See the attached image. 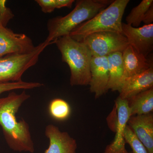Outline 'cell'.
<instances>
[{
	"label": "cell",
	"instance_id": "1",
	"mask_svg": "<svg viewBox=\"0 0 153 153\" xmlns=\"http://www.w3.org/2000/svg\"><path fill=\"white\" fill-rule=\"evenodd\" d=\"M30 96L26 91L18 94L13 91L0 97V126L9 147L16 152L35 151L30 126L24 119L18 120L16 115L22 104Z\"/></svg>",
	"mask_w": 153,
	"mask_h": 153
},
{
	"label": "cell",
	"instance_id": "2",
	"mask_svg": "<svg viewBox=\"0 0 153 153\" xmlns=\"http://www.w3.org/2000/svg\"><path fill=\"white\" fill-rule=\"evenodd\" d=\"M111 0H77L75 7L64 16L49 19L47 22L48 35L46 40L50 44L58 38L69 36L70 33L83 22L95 16L109 6Z\"/></svg>",
	"mask_w": 153,
	"mask_h": 153
},
{
	"label": "cell",
	"instance_id": "3",
	"mask_svg": "<svg viewBox=\"0 0 153 153\" xmlns=\"http://www.w3.org/2000/svg\"><path fill=\"white\" fill-rule=\"evenodd\" d=\"M61 55L62 61L68 64L71 86L89 85L91 79L90 64L92 55L83 42L75 41L69 36L54 42Z\"/></svg>",
	"mask_w": 153,
	"mask_h": 153
},
{
	"label": "cell",
	"instance_id": "4",
	"mask_svg": "<svg viewBox=\"0 0 153 153\" xmlns=\"http://www.w3.org/2000/svg\"><path fill=\"white\" fill-rule=\"evenodd\" d=\"M129 0H115L92 19L83 22L70 33L75 41L82 42L87 36L103 32L122 33L123 16Z\"/></svg>",
	"mask_w": 153,
	"mask_h": 153
},
{
	"label": "cell",
	"instance_id": "5",
	"mask_svg": "<svg viewBox=\"0 0 153 153\" xmlns=\"http://www.w3.org/2000/svg\"><path fill=\"white\" fill-rule=\"evenodd\" d=\"M50 44L45 41L29 53L10 54L0 57V83L22 81L25 71L36 65L42 52Z\"/></svg>",
	"mask_w": 153,
	"mask_h": 153
},
{
	"label": "cell",
	"instance_id": "6",
	"mask_svg": "<svg viewBox=\"0 0 153 153\" xmlns=\"http://www.w3.org/2000/svg\"><path fill=\"white\" fill-rule=\"evenodd\" d=\"M87 46L92 56L104 57L116 52L122 53L129 44L122 33L103 32L94 33L82 41Z\"/></svg>",
	"mask_w": 153,
	"mask_h": 153
},
{
	"label": "cell",
	"instance_id": "7",
	"mask_svg": "<svg viewBox=\"0 0 153 153\" xmlns=\"http://www.w3.org/2000/svg\"><path fill=\"white\" fill-rule=\"evenodd\" d=\"M36 47L27 36L16 33L0 25V57L13 54H26L32 52Z\"/></svg>",
	"mask_w": 153,
	"mask_h": 153
},
{
	"label": "cell",
	"instance_id": "8",
	"mask_svg": "<svg viewBox=\"0 0 153 153\" xmlns=\"http://www.w3.org/2000/svg\"><path fill=\"white\" fill-rule=\"evenodd\" d=\"M115 105L117 112L115 136L113 141L106 146L103 153H133L127 151L124 137L125 128L131 117L127 100L118 97L115 101Z\"/></svg>",
	"mask_w": 153,
	"mask_h": 153
},
{
	"label": "cell",
	"instance_id": "9",
	"mask_svg": "<svg viewBox=\"0 0 153 153\" xmlns=\"http://www.w3.org/2000/svg\"><path fill=\"white\" fill-rule=\"evenodd\" d=\"M122 28L129 45L147 58L153 49V24L134 27L122 23Z\"/></svg>",
	"mask_w": 153,
	"mask_h": 153
},
{
	"label": "cell",
	"instance_id": "10",
	"mask_svg": "<svg viewBox=\"0 0 153 153\" xmlns=\"http://www.w3.org/2000/svg\"><path fill=\"white\" fill-rule=\"evenodd\" d=\"M91 79L90 91L94 94L95 99L99 98L108 91L109 80L107 57L92 56L90 64Z\"/></svg>",
	"mask_w": 153,
	"mask_h": 153
},
{
	"label": "cell",
	"instance_id": "11",
	"mask_svg": "<svg viewBox=\"0 0 153 153\" xmlns=\"http://www.w3.org/2000/svg\"><path fill=\"white\" fill-rule=\"evenodd\" d=\"M153 88V65L140 74L124 79L119 91V97L127 100Z\"/></svg>",
	"mask_w": 153,
	"mask_h": 153
},
{
	"label": "cell",
	"instance_id": "12",
	"mask_svg": "<svg viewBox=\"0 0 153 153\" xmlns=\"http://www.w3.org/2000/svg\"><path fill=\"white\" fill-rule=\"evenodd\" d=\"M45 134L49 140V144L44 153H76V140L66 131H62L53 124L46 126Z\"/></svg>",
	"mask_w": 153,
	"mask_h": 153
},
{
	"label": "cell",
	"instance_id": "13",
	"mask_svg": "<svg viewBox=\"0 0 153 153\" xmlns=\"http://www.w3.org/2000/svg\"><path fill=\"white\" fill-rule=\"evenodd\" d=\"M127 125L144 146L148 153H153V114L130 117Z\"/></svg>",
	"mask_w": 153,
	"mask_h": 153
},
{
	"label": "cell",
	"instance_id": "14",
	"mask_svg": "<svg viewBox=\"0 0 153 153\" xmlns=\"http://www.w3.org/2000/svg\"><path fill=\"white\" fill-rule=\"evenodd\" d=\"M122 59L123 79L126 77L140 74L147 70L153 65L152 62L149 61L146 57L137 52L130 45L122 52Z\"/></svg>",
	"mask_w": 153,
	"mask_h": 153
},
{
	"label": "cell",
	"instance_id": "15",
	"mask_svg": "<svg viewBox=\"0 0 153 153\" xmlns=\"http://www.w3.org/2000/svg\"><path fill=\"white\" fill-rule=\"evenodd\" d=\"M108 63L109 80L108 89L113 91L120 89L124 78V67L122 53L116 52L107 56Z\"/></svg>",
	"mask_w": 153,
	"mask_h": 153
},
{
	"label": "cell",
	"instance_id": "16",
	"mask_svg": "<svg viewBox=\"0 0 153 153\" xmlns=\"http://www.w3.org/2000/svg\"><path fill=\"white\" fill-rule=\"evenodd\" d=\"M131 117L146 114L153 111V88L127 100Z\"/></svg>",
	"mask_w": 153,
	"mask_h": 153
},
{
	"label": "cell",
	"instance_id": "17",
	"mask_svg": "<svg viewBox=\"0 0 153 153\" xmlns=\"http://www.w3.org/2000/svg\"><path fill=\"white\" fill-rule=\"evenodd\" d=\"M48 111L52 118L56 120L64 121L70 117L71 108L69 104L64 100L55 98L49 102Z\"/></svg>",
	"mask_w": 153,
	"mask_h": 153
},
{
	"label": "cell",
	"instance_id": "18",
	"mask_svg": "<svg viewBox=\"0 0 153 153\" xmlns=\"http://www.w3.org/2000/svg\"><path fill=\"white\" fill-rule=\"evenodd\" d=\"M153 4V0H143L139 4L133 8L126 17V24L134 27H138L143 22L146 12Z\"/></svg>",
	"mask_w": 153,
	"mask_h": 153
},
{
	"label": "cell",
	"instance_id": "19",
	"mask_svg": "<svg viewBox=\"0 0 153 153\" xmlns=\"http://www.w3.org/2000/svg\"><path fill=\"white\" fill-rule=\"evenodd\" d=\"M36 2L45 13H52L56 9L71 8L74 0H36Z\"/></svg>",
	"mask_w": 153,
	"mask_h": 153
},
{
	"label": "cell",
	"instance_id": "20",
	"mask_svg": "<svg viewBox=\"0 0 153 153\" xmlns=\"http://www.w3.org/2000/svg\"><path fill=\"white\" fill-rule=\"evenodd\" d=\"M44 84L41 82H25L23 80L18 82L0 83V96L7 91L19 89L29 90L41 87Z\"/></svg>",
	"mask_w": 153,
	"mask_h": 153
},
{
	"label": "cell",
	"instance_id": "21",
	"mask_svg": "<svg viewBox=\"0 0 153 153\" xmlns=\"http://www.w3.org/2000/svg\"><path fill=\"white\" fill-rule=\"evenodd\" d=\"M124 137L126 143L131 147L133 153H148L146 149L142 143L127 125L124 132Z\"/></svg>",
	"mask_w": 153,
	"mask_h": 153
},
{
	"label": "cell",
	"instance_id": "22",
	"mask_svg": "<svg viewBox=\"0 0 153 153\" xmlns=\"http://www.w3.org/2000/svg\"><path fill=\"white\" fill-rule=\"evenodd\" d=\"M7 1L0 0V25L7 27L11 20L15 16V15L10 8L6 6Z\"/></svg>",
	"mask_w": 153,
	"mask_h": 153
},
{
	"label": "cell",
	"instance_id": "23",
	"mask_svg": "<svg viewBox=\"0 0 153 153\" xmlns=\"http://www.w3.org/2000/svg\"><path fill=\"white\" fill-rule=\"evenodd\" d=\"M143 22L145 25H151L153 22V4L151 6L148 11L146 12Z\"/></svg>",
	"mask_w": 153,
	"mask_h": 153
},
{
	"label": "cell",
	"instance_id": "24",
	"mask_svg": "<svg viewBox=\"0 0 153 153\" xmlns=\"http://www.w3.org/2000/svg\"></svg>",
	"mask_w": 153,
	"mask_h": 153
}]
</instances>
